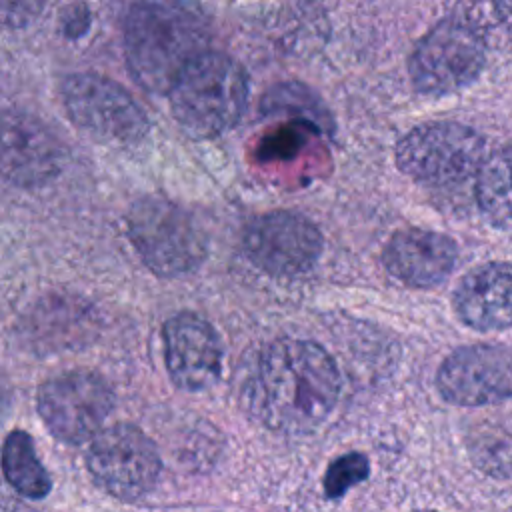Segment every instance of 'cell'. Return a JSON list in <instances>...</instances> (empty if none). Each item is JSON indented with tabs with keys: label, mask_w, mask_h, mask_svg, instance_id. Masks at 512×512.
Returning a JSON list of instances; mask_svg holds the SVG:
<instances>
[{
	"label": "cell",
	"mask_w": 512,
	"mask_h": 512,
	"mask_svg": "<svg viewBox=\"0 0 512 512\" xmlns=\"http://www.w3.org/2000/svg\"><path fill=\"white\" fill-rule=\"evenodd\" d=\"M262 110H266L268 114H296L298 120L308 122L310 126L320 130H328L332 126L330 112L318 100V96L310 92L306 86L294 82L274 86V90H270V94L262 100Z\"/></svg>",
	"instance_id": "obj_18"
},
{
	"label": "cell",
	"mask_w": 512,
	"mask_h": 512,
	"mask_svg": "<svg viewBox=\"0 0 512 512\" xmlns=\"http://www.w3.org/2000/svg\"><path fill=\"white\" fill-rule=\"evenodd\" d=\"M0 468L4 480L24 498L42 500L52 490V478L40 462L34 440L26 430H12L0 448Z\"/></svg>",
	"instance_id": "obj_17"
},
{
	"label": "cell",
	"mask_w": 512,
	"mask_h": 512,
	"mask_svg": "<svg viewBox=\"0 0 512 512\" xmlns=\"http://www.w3.org/2000/svg\"><path fill=\"white\" fill-rule=\"evenodd\" d=\"M342 380L334 358L312 340L278 338L254 358L242 382V402L264 426L310 432L334 410Z\"/></svg>",
	"instance_id": "obj_1"
},
{
	"label": "cell",
	"mask_w": 512,
	"mask_h": 512,
	"mask_svg": "<svg viewBox=\"0 0 512 512\" xmlns=\"http://www.w3.org/2000/svg\"><path fill=\"white\" fill-rule=\"evenodd\" d=\"M496 16L512 28V0H490Z\"/></svg>",
	"instance_id": "obj_23"
},
{
	"label": "cell",
	"mask_w": 512,
	"mask_h": 512,
	"mask_svg": "<svg viewBox=\"0 0 512 512\" xmlns=\"http://www.w3.org/2000/svg\"><path fill=\"white\" fill-rule=\"evenodd\" d=\"M476 202L492 226L512 228V142L482 160L476 172Z\"/></svg>",
	"instance_id": "obj_16"
},
{
	"label": "cell",
	"mask_w": 512,
	"mask_h": 512,
	"mask_svg": "<svg viewBox=\"0 0 512 512\" xmlns=\"http://www.w3.org/2000/svg\"><path fill=\"white\" fill-rule=\"evenodd\" d=\"M486 64V42L478 28L460 18H444L414 46L408 72L426 96H444L470 86Z\"/></svg>",
	"instance_id": "obj_6"
},
{
	"label": "cell",
	"mask_w": 512,
	"mask_h": 512,
	"mask_svg": "<svg viewBox=\"0 0 512 512\" xmlns=\"http://www.w3.org/2000/svg\"><path fill=\"white\" fill-rule=\"evenodd\" d=\"M70 120L88 136L106 144H136L148 132V118L136 100L114 80L80 72L62 84Z\"/></svg>",
	"instance_id": "obj_9"
},
{
	"label": "cell",
	"mask_w": 512,
	"mask_h": 512,
	"mask_svg": "<svg viewBox=\"0 0 512 512\" xmlns=\"http://www.w3.org/2000/svg\"><path fill=\"white\" fill-rule=\"evenodd\" d=\"M90 24V16L86 6H72V10L64 16V32L72 38L82 36Z\"/></svg>",
	"instance_id": "obj_21"
},
{
	"label": "cell",
	"mask_w": 512,
	"mask_h": 512,
	"mask_svg": "<svg viewBox=\"0 0 512 512\" xmlns=\"http://www.w3.org/2000/svg\"><path fill=\"white\" fill-rule=\"evenodd\" d=\"M436 386L456 406H484L512 398V348L472 344L454 350L440 364Z\"/></svg>",
	"instance_id": "obj_11"
},
{
	"label": "cell",
	"mask_w": 512,
	"mask_h": 512,
	"mask_svg": "<svg viewBox=\"0 0 512 512\" xmlns=\"http://www.w3.org/2000/svg\"><path fill=\"white\" fill-rule=\"evenodd\" d=\"M394 156L398 168L420 184L458 186L476 176L484 138L460 122H426L402 136Z\"/></svg>",
	"instance_id": "obj_5"
},
{
	"label": "cell",
	"mask_w": 512,
	"mask_h": 512,
	"mask_svg": "<svg viewBox=\"0 0 512 512\" xmlns=\"http://www.w3.org/2000/svg\"><path fill=\"white\" fill-rule=\"evenodd\" d=\"M456 244L450 236L408 228L396 232L384 252V268L410 288H432L444 282L456 264Z\"/></svg>",
	"instance_id": "obj_14"
},
{
	"label": "cell",
	"mask_w": 512,
	"mask_h": 512,
	"mask_svg": "<svg viewBox=\"0 0 512 512\" xmlns=\"http://www.w3.org/2000/svg\"><path fill=\"white\" fill-rule=\"evenodd\" d=\"M244 252L254 266L272 276H296L314 266L324 238L318 226L290 210L256 216L244 230Z\"/></svg>",
	"instance_id": "obj_10"
},
{
	"label": "cell",
	"mask_w": 512,
	"mask_h": 512,
	"mask_svg": "<svg viewBox=\"0 0 512 512\" xmlns=\"http://www.w3.org/2000/svg\"><path fill=\"white\" fill-rule=\"evenodd\" d=\"M128 236L142 262L162 278L196 270L206 258V236L178 204L148 196L128 214Z\"/></svg>",
	"instance_id": "obj_4"
},
{
	"label": "cell",
	"mask_w": 512,
	"mask_h": 512,
	"mask_svg": "<svg viewBox=\"0 0 512 512\" xmlns=\"http://www.w3.org/2000/svg\"><path fill=\"white\" fill-rule=\"evenodd\" d=\"M370 472L368 460L360 452H348L340 458H336L324 474V494L328 498H340L344 492H348L358 482L366 480Z\"/></svg>",
	"instance_id": "obj_19"
},
{
	"label": "cell",
	"mask_w": 512,
	"mask_h": 512,
	"mask_svg": "<svg viewBox=\"0 0 512 512\" xmlns=\"http://www.w3.org/2000/svg\"><path fill=\"white\" fill-rule=\"evenodd\" d=\"M40 8V0H0V16L22 20L30 18Z\"/></svg>",
	"instance_id": "obj_20"
},
{
	"label": "cell",
	"mask_w": 512,
	"mask_h": 512,
	"mask_svg": "<svg viewBox=\"0 0 512 512\" xmlns=\"http://www.w3.org/2000/svg\"><path fill=\"white\" fill-rule=\"evenodd\" d=\"M454 312L480 332L512 326V264L486 262L466 272L454 290Z\"/></svg>",
	"instance_id": "obj_15"
},
{
	"label": "cell",
	"mask_w": 512,
	"mask_h": 512,
	"mask_svg": "<svg viewBox=\"0 0 512 512\" xmlns=\"http://www.w3.org/2000/svg\"><path fill=\"white\" fill-rule=\"evenodd\" d=\"M62 168V148L32 114L0 110V176L18 186L50 182Z\"/></svg>",
	"instance_id": "obj_13"
},
{
	"label": "cell",
	"mask_w": 512,
	"mask_h": 512,
	"mask_svg": "<svg viewBox=\"0 0 512 512\" xmlns=\"http://www.w3.org/2000/svg\"><path fill=\"white\" fill-rule=\"evenodd\" d=\"M210 22L194 0H136L124 20L126 64L150 92H168L178 74L208 50Z\"/></svg>",
	"instance_id": "obj_2"
},
{
	"label": "cell",
	"mask_w": 512,
	"mask_h": 512,
	"mask_svg": "<svg viewBox=\"0 0 512 512\" xmlns=\"http://www.w3.org/2000/svg\"><path fill=\"white\" fill-rule=\"evenodd\" d=\"M250 94L244 66L228 54L196 56L168 90L172 116L192 138H216L242 118Z\"/></svg>",
	"instance_id": "obj_3"
},
{
	"label": "cell",
	"mask_w": 512,
	"mask_h": 512,
	"mask_svg": "<svg viewBox=\"0 0 512 512\" xmlns=\"http://www.w3.org/2000/svg\"><path fill=\"white\" fill-rule=\"evenodd\" d=\"M92 482L108 496L134 502L158 482L162 460L152 438L130 422L102 428L86 450Z\"/></svg>",
	"instance_id": "obj_7"
},
{
	"label": "cell",
	"mask_w": 512,
	"mask_h": 512,
	"mask_svg": "<svg viewBox=\"0 0 512 512\" xmlns=\"http://www.w3.org/2000/svg\"><path fill=\"white\" fill-rule=\"evenodd\" d=\"M164 364L170 380L186 390L210 388L222 370V344L208 320L194 312H178L164 322Z\"/></svg>",
	"instance_id": "obj_12"
},
{
	"label": "cell",
	"mask_w": 512,
	"mask_h": 512,
	"mask_svg": "<svg viewBox=\"0 0 512 512\" xmlns=\"http://www.w3.org/2000/svg\"><path fill=\"white\" fill-rule=\"evenodd\" d=\"M114 408L108 380L94 370H66L46 378L36 392V410L48 432L64 444H84L104 426Z\"/></svg>",
	"instance_id": "obj_8"
},
{
	"label": "cell",
	"mask_w": 512,
	"mask_h": 512,
	"mask_svg": "<svg viewBox=\"0 0 512 512\" xmlns=\"http://www.w3.org/2000/svg\"><path fill=\"white\" fill-rule=\"evenodd\" d=\"M12 398H14L12 384H10L8 376L0 370V426L6 422V418H8V414H10Z\"/></svg>",
	"instance_id": "obj_22"
}]
</instances>
